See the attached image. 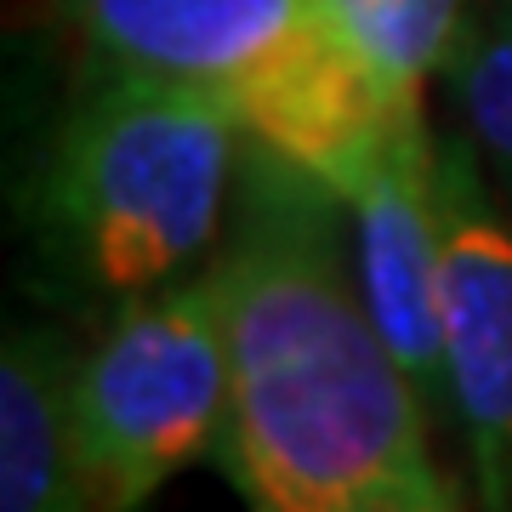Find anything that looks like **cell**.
<instances>
[{"instance_id":"3957f363","label":"cell","mask_w":512,"mask_h":512,"mask_svg":"<svg viewBox=\"0 0 512 512\" xmlns=\"http://www.w3.org/2000/svg\"><path fill=\"white\" fill-rule=\"evenodd\" d=\"M97 69L177 80L228 103L256 148L342 200L410 97L387 92L336 0H52Z\"/></svg>"},{"instance_id":"5b68a950","label":"cell","mask_w":512,"mask_h":512,"mask_svg":"<svg viewBox=\"0 0 512 512\" xmlns=\"http://www.w3.org/2000/svg\"><path fill=\"white\" fill-rule=\"evenodd\" d=\"M439 313L450 410L461 416L478 512H512V228L467 137H439Z\"/></svg>"},{"instance_id":"8992f818","label":"cell","mask_w":512,"mask_h":512,"mask_svg":"<svg viewBox=\"0 0 512 512\" xmlns=\"http://www.w3.org/2000/svg\"><path fill=\"white\" fill-rule=\"evenodd\" d=\"M439 137L427 131V103L393 114L382 143L342 188L353 222V262L365 302L382 325L387 348L410 370L416 393L439 416L450 410L444 370V313H439Z\"/></svg>"},{"instance_id":"52a82bcc","label":"cell","mask_w":512,"mask_h":512,"mask_svg":"<svg viewBox=\"0 0 512 512\" xmlns=\"http://www.w3.org/2000/svg\"><path fill=\"white\" fill-rule=\"evenodd\" d=\"M74 359L57 330H12L0 353V512H97L69 433Z\"/></svg>"},{"instance_id":"30bf717a","label":"cell","mask_w":512,"mask_h":512,"mask_svg":"<svg viewBox=\"0 0 512 512\" xmlns=\"http://www.w3.org/2000/svg\"><path fill=\"white\" fill-rule=\"evenodd\" d=\"M359 512H467V501H461L456 478H444V484H427V490H387L376 501H365Z\"/></svg>"},{"instance_id":"ba28073f","label":"cell","mask_w":512,"mask_h":512,"mask_svg":"<svg viewBox=\"0 0 512 512\" xmlns=\"http://www.w3.org/2000/svg\"><path fill=\"white\" fill-rule=\"evenodd\" d=\"M478 0H336V18L387 92L427 103V86L444 80Z\"/></svg>"},{"instance_id":"7a4b0ae2","label":"cell","mask_w":512,"mask_h":512,"mask_svg":"<svg viewBox=\"0 0 512 512\" xmlns=\"http://www.w3.org/2000/svg\"><path fill=\"white\" fill-rule=\"evenodd\" d=\"M245 131L211 92L103 69L74 97L29 177V228L80 291L148 296L228 234Z\"/></svg>"},{"instance_id":"9c48e42d","label":"cell","mask_w":512,"mask_h":512,"mask_svg":"<svg viewBox=\"0 0 512 512\" xmlns=\"http://www.w3.org/2000/svg\"><path fill=\"white\" fill-rule=\"evenodd\" d=\"M444 86L461 114V137L512 188V0H478Z\"/></svg>"},{"instance_id":"6da1fadb","label":"cell","mask_w":512,"mask_h":512,"mask_svg":"<svg viewBox=\"0 0 512 512\" xmlns=\"http://www.w3.org/2000/svg\"><path fill=\"white\" fill-rule=\"evenodd\" d=\"M342 211L319 177L245 137L217 251L228 416L217 461L245 512H359L444 484L427 399L387 348Z\"/></svg>"},{"instance_id":"277c9868","label":"cell","mask_w":512,"mask_h":512,"mask_svg":"<svg viewBox=\"0 0 512 512\" xmlns=\"http://www.w3.org/2000/svg\"><path fill=\"white\" fill-rule=\"evenodd\" d=\"M228 416L217 268L183 274L74 353L69 433L97 512H143L194 461L217 456Z\"/></svg>"}]
</instances>
